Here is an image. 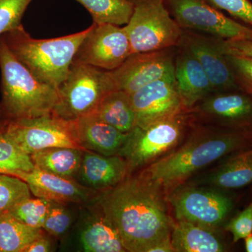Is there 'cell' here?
I'll list each match as a JSON object with an SVG mask.
<instances>
[{
    "label": "cell",
    "mask_w": 252,
    "mask_h": 252,
    "mask_svg": "<svg viewBox=\"0 0 252 252\" xmlns=\"http://www.w3.org/2000/svg\"><path fill=\"white\" fill-rule=\"evenodd\" d=\"M90 13L94 23L126 26L133 10L131 0H76Z\"/></svg>",
    "instance_id": "26"
},
{
    "label": "cell",
    "mask_w": 252,
    "mask_h": 252,
    "mask_svg": "<svg viewBox=\"0 0 252 252\" xmlns=\"http://www.w3.org/2000/svg\"><path fill=\"white\" fill-rule=\"evenodd\" d=\"M222 49L224 52L246 56L252 59V41H221Z\"/></svg>",
    "instance_id": "35"
},
{
    "label": "cell",
    "mask_w": 252,
    "mask_h": 252,
    "mask_svg": "<svg viewBox=\"0 0 252 252\" xmlns=\"http://www.w3.org/2000/svg\"><path fill=\"white\" fill-rule=\"evenodd\" d=\"M225 229L233 235V243L252 233V203L225 225Z\"/></svg>",
    "instance_id": "34"
},
{
    "label": "cell",
    "mask_w": 252,
    "mask_h": 252,
    "mask_svg": "<svg viewBox=\"0 0 252 252\" xmlns=\"http://www.w3.org/2000/svg\"><path fill=\"white\" fill-rule=\"evenodd\" d=\"M222 40L203 33L182 30L178 46L187 49L198 60L210 79L212 92L240 89L222 49Z\"/></svg>",
    "instance_id": "15"
},
{
    "label": "cell",
    "mask_w": 252,
    "mask_h": 252,
    "mask_svg": "<svg viewBox=\"0 0 252 252\" xmlns=\"http://www.w3.org/2000/svg\"><path fill=\"white\" fill-rule=\"evenodd\" d=\"M81 215L79 243L85 252H126L115 225L97 200L89 204Z\"/></svg>",
    "instance_id": "17"
},
{
    "label": "cell",
    "mask_w": 252,
    "mask_h": 252,
    "mask_svg": "<svg viewBox=\"0 0 252 252\" xmlns=\"http://www.w3.org/2000/svg\"><path fill=\"white\" fill-rule=\"evenodd\" d=\"M44 233L16 220L9 212L0 214V252H24L35 239Z\"/></svg>",
    "instance_id": "25"
},
{
    "label": "cell",
    "mask_w": 252,
    "mask_h": 252,
    "mask_svg": "<svg viewBox=\"0 0 252 252\" xmlns=\"http://www.w3.org/2000/svg\"><path fill=\"white\" fill-rule=\"evenodd\" d=\"M67 203L55 202L50 209L42 229L51 236L61 238L72 227L73 217Z\"/></svg>",
    "instance_id": "30"
},
{
    "label": "cell",
    "mask_w": 252,
    "mask_h": 252,
    "mask_svg": "<svg viewBox=\"0 0 252 252\" xmlns=\"http://www.w3.org/2000/svg\"><path fill=\"white\" fill-rule=\"evenodd\" d=\"M234 75L235 81L240 89L252 97V59L225 52Z\"/></svg>",
    "instance_id": "32"
},
{
    "label": "cell",
    "mask_w": 252,
    "mask_h": 252,
    "mask_svg": "<svg viewBox=\"0 0 252 252\" xmlns=\"http://www.w3.org/2000/svg\"><path fill=\"white\" fill-rule=\"evenodd\" d=\"M0 117H1V116H0Z\"/></svg>",
    "instance_id": "39"
},
{
    "label": "cell",
    "mask_w": 252,
    "mask_h": 252,
    "mask_svg": "<svg viewBox=\"0 0 252 252\" xmlns=\"http://www.w3.org/2000/svg\"><path fill=\"white\" fill-rule=\"evenodd\" d=\"M176 220L216 229L232 211L233 201L221 189L181 185L167 195Z\"/></svg>",
    "instance_id": "10"
},
{
    "label": "cell",
    "mask_w": 252,
    "mask_h": 252,
    "mask_svg": "<svg viewBox=\"0 0 252 252\" xmlns=\"http://www.w3.org/2000/svg\"><path fill=\"white\" fill-rule=\"evenodd\" d=\"M193 122L191 113L184 112L147 127L135 126L127 133L118 154L127 162L128 175L148 166L177 147Z\"/></svg>",
    "instance_id": "5"
},
{
    "label": "cell",
    "mask_w": 252,
    "mask_h": 252,
    "mask_svg": "<svg viewBox=\"0 0 252 252\" xmlns=\"http://www.w3.org/2000/svg\"><path fill=\"white\" fill-rule=\"evenodd\" d=\"M182 30L203 33L225 41H252V28L225 16L207 0H164Z\"/></svg>",
    "instance_id": "8"
},
{
    "label": "cell",
    "mask_w": 252,
    "mask_h": 252,
    "mask_svg": "<svg viewBox=\"0 0 252 252\" xmlns=\"http://www.w3.org/2000/svg\"><path fill=\"white\" fill-rule=\"evenodd\" d=\"M96 200L115 225L127 252H148L171 237L174 222L166 196L138 172L101 192Z\"/></svg>",
    "instance_id": "1"
},
{
    "label": "cell",
    "mask_w": 252,
    "mask_h": 252,
    "mask_svg": "<svg viewBox=\"0 0 252 252\" xmlns=\"http://www.w3.org/2000/svg\"><path fill=\"white\" fill-rule=\"evenodd\" d=\"M135 113V126L147 127L166 120L186 109L175 79H158L130 94Z\"/></svg>",
    "instance_id": "14"
},
{
    "label": "cell",
    "mask_w": 252,
    "mask_h": 252,
    "mask_svg": "<svg viewBox=\"0 0 252 252\" xmlns=\"http://www.w3.org/2000/svg\"><path fill=\"white\" fill-rule=\"evenodd\" d=\"M32 0H0V37L18 28Z\"/></svg>",
    "instance_id": "31"
},
{
    "label": "cell",
    "mask_w": 252,
    "mask_h": 252,
    "mask_svg": "<svg viewBox=\"0 0 252 252\" xmlns=\"http://www.w3.org/2000/svg\"><path fill=\"white\" fill-rule=\"evenodd\" d=\"M215 7L226 11L235 19L252 28V2L250 0H207Z\"/></svg>",
    "instance_id": "33"
},
{
    "label": "cell",
    "mask_w": 252,
    "mask_h": 252,
    "mask_svg": "<svg viewBox=\"0 0 252 252\" xmlns=\"http://www.w3.org/2000/svg\"><path fill=\"white\" fill-rule=\"evenodd\" d=\"M175 80L186 109L190 112L212 92L211 84L198 60L187 49L177 46Z\"/></svg>",
    "instance_id": "19"
},
{
    "label": "cell",
    "mask_w": 252,
    "mask_h": 252,
    "mask_svg": "<svg viewBox=\"0 0 252 252\" xmlns=\"http://www.w3.org/2000/svg\"><path fill=\"white\" fill-rule=\"evenodd\" d=\"M177 47L132 54L122 65L108 71L114 91L129 94L158 79H175Z\"/></svg>",
    "instance_id": "11"
},
{
    "label": "cell",
    "mask_w": 252,
    "mask_h": 252,
    "mask_svg": "<svg viewBox=\"0 0 252 252\" xmlns=\"http://www.w3.org/2000/svg\"><path fill=\"white\" fill-rule=\"evenodd\" d=\"M133 10L124 26L132 54L177 47L182 29L172 17L164 0H131Z\"/></svg>",
    "instance_id": "7"
},
{
    "label": "cell",
    "mask_w": 252,
    "mask_h": 252,
    "mask_svg": "<svg viewBox=\"0 0 252 252\" xmlns=\"http://www.w3.org/2000/svg\"><path fill=\"white\" fill-rule=\"evenodd\" d=\"M127 176V162L120 156H104L84 149L75 180L101 193L119 185Z\"/></svg>",
    "instance_id": "18"
},
{
    "label": "cell",
    "mask_w": 252,
    "mask_h": 252,
    "mask_svg": "<svg viewBox=\"0 0 252 252\" xmlns=\"http://www.w3.org/2000/svg\"><path fill=\"white\" fill-rule=\"evenodd\" d=\"M190 112L201 124L252 132V97L240 89L212 92Z\"/></svg>",
    "instance_id": "12"
},
{
    "label": "cell",
    "mask_w": 252,
    "mask_h": 252,
    "mask_svg": "<svg viewBox=\"0 0 252 252\" xmlns=\"http://www.w3.org/2000/svg\"><path fill=\"white\" fill-rule=\"evenodd\" d=\"M114 91L108 71L73 61L67 77L58 89L53 114L68 121L93 114Z\"/></svg>",
    "instance_id": "6"
},
{
    "label": "cell",
    "mask_w": 252,
    "mask_h": 252,
    "mask_svg": "<svg viewBox=\"0 0 252 252\" xmlns=\"http://www.w3.org/2000/svg\"><path fill=\"white\" fill-rule=\"evenodd\" d=\"M84 149L72 147H51L31 155L34 167L49 172L75 180L82 159Z\"/></svg>",
    "instance_id": "23"
},
{
    "label": "cell",
    "mask_w": 252,
    "mask_h": 252,
    "mask_svg": "<svg viewBox=\"0 0 252 252\" xmlns=\"http://www.w3.org/2000/svg\"><path fill=\"white\" fill-rule=\"evenodd\" d=\"M245 240V250L248 252H252V233L248 235Z\"/></svg>",
    "instance_id": "38"
},
{
    "label": "cell",
    "mask_w": 252,
    "mask_h": 252,
    "mask_svg": "<svg viewBox=\"0 0 252 252\" xmlns=\"http://www.w3.org/2000/svg\"><path fill=\"white\" fill-rule=\"evenodd\" d=\"M215 230L187 220H177L172 225L171 232L175 252H225V245Z\"/></svg>",
    "instance_id": "21"
},
{
    "label": "cell",
    "mask_w": 252,
    "mask_h": 252,
    "mask_svg": "<svg viewBox=\"0 0 252 252\" xmlns=\"http://www.w3.org/2000/svg\"><path fill=\"white\" fill-rule=\"evenodd\" d=\"M53 243L49 238L44 233L33 240L26 248L24 252H49L53 251Z\"/></svg>",
    "instance_id": "36"
},
{
    "label": "cell",
    "mask_w": 252,
    "mask_h": 252,
    "mask_svg": "<svg viewBox=\"0 0 252 252\" xmlns=\"http://www.w3.org/2000/svg\"><path fill=\"white\" fill-rule=\"evenodd\" d=\"M185 144L169 152L138 172L165 194L185 185L199 170L228 154L245 148L252 140V132L230 130L207 124L191 126Z\"/></svg>",
    "instance_id": "2"
},
{
    "label": "cell",
    "mask_w": 252,
    "mask_h": 252,
    "mask_svg": "<svg viewBox=\"0 0 252 252\" xmlns=\"http://www.w3.org/2000/svg\"><path fill=\"white\" fill-rule=\"evenodd\" d=\"M93 114L124 133H128L135 127V113L130 94L124 91L109 92Z\"/></svg>",
    "instance_id": "24"
},
{
    "label": "cell",
    "mask_w": 252,
    "mask_h": 252,
    "mask_svg": "<svg viewBox=\"0 0 252 252\" xmlns=\"http://www.w3.org/2000/svg\"><path fill=\"white\" fill-rule=\"evenodd\" d=\"M1 102L4 120L31 119L53 114L58 90L38 80L0 37Z\"/></svg>",
    "instance_id": "4"
},
{
    "label": "cell",
    "mask_w": 252,
    "mask_h": 252,
    "mask_svg": "<svg viewBox=\"0 0 252 252\" xmlns=\"http://www.w3.org/2000/svg\"><path fill=\"white\" fill-rule=\"evenodd\" d=\"M148 252H175L172 246L171 237L159 242L152 247Z\"/></svg>",
    "instance_id": "37"
},
{
    "label": "cell",
    "mask_w": 252,
    "mask_h": 252,
    "mask_svg": "<svg viewBox=\"0 0 252 252\" xmlns=\"http://www.w3.org/2000/svg\"><path fill=\"white\" fill-rule=\"evenodd\" d=\"M90 28L52 39H34L23 25L2 36L16 59L38 79L54 89L67 77L73 61Z\"/></svg>",
    "instance_id": "3"
},
{
    "label": "cell",
    "mask_w": 252,
    "mask_h": 252,
    "mask_svg": "<svg viewBox=\"0 0 252 252\" xmlns=\"http://www.w3.org/2000/svg\"><path fill=\"white\" fill-rule=\"evenodd\" d=\"M252 183V149L230 158L198 182L221 190L243 188Z\"/></svg>",
    "instance_id": "22"
},
{
    "label": "cell",
    "mask_w": 252,
    "mask_h": 252,
    "mask_svg": "<svg viewBox=\"0 0 252 252\" xmlns=\"http://www.w3.org/2000/svg\"><path fill=\"white\" fill-rule=\"evenodd\" d=\"M131 54L130 42L124 26L94 23L73 61L112 71L122 65Z\"/></svg>",
    "instance_id": "13"
},
{
    "label": "cell",
    "mask_w": 252,
    "mask_h": 252,
    "mask_svg": "<svg viewBox=\"0 0 252 252\" xmlns=\"http://www.w3.org/2000/svg\"><path fill=\"white\" fill-rule=\"evenodd\" d=\"M53 203L47 199L31 197L20 202L7 212L25 224L42 228Z\"/></svg>",
    "instance_id": "28"
},
{
    "label": "cell",
    "mask_w": 252,
    "mask_h": 252,
    "mask_svg": "<svg viewBox=\"0 0 252 252\" xmlns=\"http://www.w3.org/2000/svg\"><path fill=\"white\" fill-rule=\"evenodd\" d=\"M2 122L6 135L29 155L51 147L83 149L78 142L75 121L65 120L51 114Z\"/></svg>",
    "instance_id": "9"
},
{
    "label": "cell",
    "mask_w": 252,
    "mask_h": 252,
    "mask_svg": "<svg viewBox=\"0 0 252 252\" xmlns=\"http://www.w3.org/2000/svg\"><path fill=\"white\" fill-rule=\"evenodd\" d=\"M8 175L26 182L34 197L59 203L87 205L94 201L99 193L86 188L74 179L53 175L36 167L31 171L14 172Z\"/></svg>",
    "instance_id": "16"
},
{
    "label": "cell",
    "mask_w": 252,
    "mask_h": 252,
    "mask_svg": "<svg viewBox=\"0 0 252 252\" xmlns=\"http://www.w3.org/2000/svg\"><path fill=\"white\" fill-rule=\"evenodd\" d=\"M29 186L16 176L0 172V214L31 198Z\"/></svg>",
    "instance_id": "29"
},
{
    "label": "cell",
    "mask_w": 252,
    "mask_h": 252,
    "mask_svg": "<svg viewBox=\"0 0 252 252\" xmlns=\"http://www.w3.org/2000/svg\"><path fill=\"white\" fill-rule=\"evenodd\" d=\"M34 167L31 155L6 135L3 122H0V172H29Z\"/></svg>",
    "instance_id": "27"
},
{
    "label": "cell",
    "mask_w": 252,
    "mask_h": 252,
    "mask_svg": "<svg viewBox=\"0 0 252 252\" xmlns=\"http://www.w3.org/2000/svg\"><path fill=\"white\" fill-rule=\"evenodd\" d=\"M75 129L83 149L104 156L118 155L127 136L94 114L76 120Z\"/></svg>",
    "instance_id": "20"
}]
</instances>
